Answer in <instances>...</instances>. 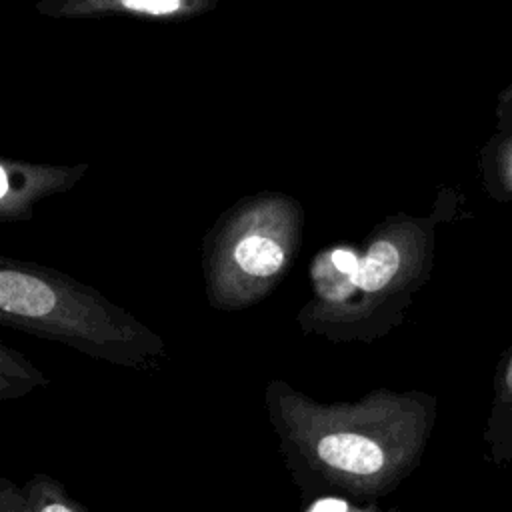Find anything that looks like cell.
Returning <instances> with one entry per match:
<instances>
[{
  "mask_svg": "<svg viewBox=\"0 0 512 512\" xmlns=\"http://www.w3.org/2000/svg\"><path fill=\"white\" fill-rule=\"evenodd\" d=\"M266 406L302 488L368 498L388 494L420 464L438 402L426 392L374 390L354 402L322 404L274 380Z\"/></svg>",
  "mask_w": 512,
  "mask_h": 512,
  "instance_id": "6da1fadb",
  "label": "cell"
},
{
  "mask_svg": "<svg viewBox=\"0 0 512 512\" xmlns=\"http://www.w3.org/2000/svg\"><path fill=\"white\" fill-rule=\"evenodd\" d=\"M484 448L486 458L494 466H512V340L496 364L492 402L484 426Z\"/></svg>",
  "mask_w": 512,
  "mask_h": 512,
  "instance_id": "7a4b0ae2",
  "label": "cell"
},
{
  "mask_svg": "<svg viewBox=\"0 0 512 512\" xmlns=\"http://www.w3.org/2000/svg\"><path fill=\"white\" fill-rule=\"evenodd\" d=\"M0 512H88L50 476H34L24 486L0 480Z\"/></svg>",
  "mask_w": 512,
  "mask_h": 512,
  "instance_id": "3957f363",
  "label": "cell"
},
{
  "mask_svg": "<svg viewBox=\"0 0 512 512\" xmlns=\"http://www.w3.org/2000/svg\"><path fill=\"white\" fill-rule=\"evenodd\" d=\"M56 304V292L42 280L14 270L0 274V308L6 314L38 320Z\"/></svg>",
  "mask_w": 512,
  "mask_h": 512,
  "instance_id": "277c9868",
  "label": "cell"
},
{
  "mask_svg": "<svg viewBox=\"0 0 512 512\" xmlns=\"http://www.w3.org/2000/svg\"><path fill=\"white\" fill-rule=\"evenodd\" d=\"M484 190L498 204H512V128L496 130L480 154Z\"/></svg>",
  "mask_w": 512,
  "mask_h": 512,
  "instance_id": "5b68a950",
  "label": "cell"
},
{
  "mask_svg": "<svg viewBox=\"0 0 512 512\" xmlns=\"http://www.w3.org/2000/svg\"><path fill=\"white\" fill-rule=\"evenodd\" d=\"M400 270V252L390 242H376L368 256L360 260L358 270L350 276L352 288H360L364 292L382 290Z\"/></svg>",
  "mask_w": 512,
  "mask_h": 512,
  "instance_id": "8992f818",
  "label": "cell"
},
{
  "mask_svg": "<svg viewBox=\"0 0 512 512\" xmlns=\"http://www.w3.org/2000/svg\"><path fill=\"white\" fill-rule=\"evenodd\" d=\"M236 262L252 276H270L282 266V250L266 238L248 236L236 246Z\"/></svg>",
  "mask_w": 512,
  "mask_h": 512,
  "instance_id": "52a82bcc",
  "label": "cell"
},
{
  "mask_svg": "<svg viewBox=\"0 0 512 512\" xmlns=\"http://www.w3.org/2000/svg\"><path fill=\"white\" fill-rule=\"evenodd\" d=\"M512 128V80L498 92L496 98V130Z\"/></svg>",
  "mask_w": 512,
  "mask_h": 512,
  "instance_id": "ba28073f",
  "label": "cell"
},
{
  "mask_svg": "<svg viewBox=\"0 0 512 512\" xmlns=\"http://www.w3.org/2000/svg\"><path fill=\"white\" fill-rule=\"evenodd\" d=\"M122 4L130 10H140L150 14H168L178 10L180 0H122Z\"/></svg>",
  "mask_w": 512,
  "mask_h": 512,
  "instance_id": "9c48e42d",
  "label": "cell"
},
{
  "mask_svg": "<svg viewBox=\"0 0 512 512\" xmlns=\"http://www.w3.org/2000/svg\"><path fill=\"white\" fill-rule=\"evenodd\" d=\"M330 260H332V266H334L340 274H344V276H348V278L358 270V264H360L358 256L352 254L350 250H336V252H332V254H330Z\"/></svg>",
  "mask_w": 512,
  "mask_h": 512,
  "instance_id": "30bf717a",
  "label": "cell"
},
{
  "mask_svg": "<svg viewBox=\"0 0 512 512\" xmlns=\"http://www.w3.org/2000/svg\"><path fill=\"white\" fill-rule=\"evenodd\" d=\"M6 190H8V178H6V172L2 170V190H0V194L4 196V194H6Z\"/></svg>",
  "mask_w": 512,
  "mask_h": 512,
  "instance_id": "8fae6325",
  "label": "cell"
}]
</instances>
